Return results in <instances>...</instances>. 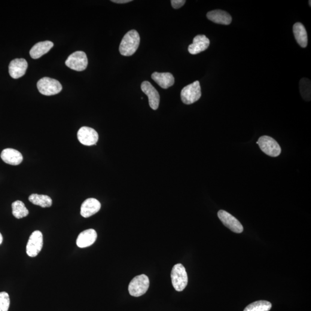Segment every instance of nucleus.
I'll list each match as a JSON object with an SVG mask.
<instances>
[{"instance_id":"nucleus-1","label":"nucleus","mask_w":311,"mask_h":311,"mask_svg":"<svg viewBox=\"0 0 311 311\" xmlns=\"http://www.w3.org/2000/svg\"><path fill=\"white\" fill-rule=\"evenodd\" d=\"M140 37L136 30H130L124 35L120 46V52L124 56H131L138 49Z\"/></svg>"},{"instance_id":"nucleus-2","label":"nucleus","mask_w":311,"mask_h":311,"mask_svg":"<svg viewBox=\"0 0 311 311\" xmlns=\"http://www.w3.org/2000/svg\"><path fill=\"white\" fill-rule=\"evenodd\" d=\"M173 288L176 291H184L188 283V276L184 265L176 264L173 267L171 274Z\"/></svg>"},{"instance_id":"nucleus-3","label":"nucleus","mask_w":311,"mask_h":311,"mask_svg":"<svg viewBox=\"0 0 311 311\" xmlns=\"http://www.w3.org/2000/svg\"><path fill=\"white\" fill-rule=\"evenodd\" d=\"M39 92L46 96L55 95L62 90V85L55 79L45 77L39 80L37 83Z\"/></svg>"},{"instance_id":"nucleus-4","label":"nucleus","mask_w":311,"mask_h":311,"mask_svg":"<svg viewBox=\"0 0 311 311\" xmlns=\"http://www.w3.org/2000/svg\"><path fill=\"white\" fill-rule=\"evenodd\" d=\"M149 286V280L145 274L137 276L129 283V292L134 297H140L147 292Z\"/></svg>"},{"instance_id":"nucleus-5","label":"nucleus","mask_w":311,"mask_h":311,"mask_svg":"<svg viewBox=\"0 0 311 311\" xmlns=\"http://www.w3.org/2000/svg\"><path fill=\"white\" fill-rule=\"evenodd\" d=\"M181 99L185 105H191L198 101L201 97V88L200 82L196 81L183 88Z\"/></svg>"},{"instance_id":"nucleus-6","label":"nucleus","mask_w":311,"mask_h":311,"mask_svg":"<svg viewBox=\"0 0 311 311\" xmlns=\"http://www.w3.org/2000/svg\"><path fill=\"white\" fill-rule=\"evenodd\" d=\"M257 143L262 151L269 156L277 157L281 153V148L279 143L269 136L261 137Z\"/></svg>"},{"instance_id":"nucleus-7","label":"nucleus","mask_w":311,"mask_h":311,"mask_svg":"<svg viewBox=\"0 0 311 311\" xmlns=\"http://www.w3.org/2000/svg\"><path fill=\"white\" fill-rule=\"evenodd\" d=\"M66 65L74 71L81 72L86 69L88 59L83 51H78L70 55L65 62Z\"/></svg>"},{"instance_id":"nucleus-8","label":"nucleus","mask_w":311,"mask_h":311,"mask_svg":"<svg viewBox=\"0 0 311 311\" xmlns=\"http://www.w3.org/2000/svg\"><path fill=\"white\" fill-rule=\"evenodd\" d=\"M44 245L43 234L41 231H35L30 236L26 247L27 255L30 257H35L41 252Z\"/></svg>"},{"instance_id":"nucleus-9","label":"nucleus","mask_w":311,"mask_h":311,"mask_svg":"<svg viewBox=\"0 0 311 311\" xmlns=\"http://www.w3.org/2000/svg\"><path fill=\"white\" fill-rule=\"evenodd\" d=\"M218 217L225 227L234 233H240L243 231V227L238 219L225 210H220L218 212Z\"/></svg>"},{"instance_id":"nucleus-10","label":"nucleus","mask_w":311,"mask_h":311,"mask_svg":"<svg viewBox=\"0 0 311 311\" xmlns=\"http://www.w3.org/2000/svg\"><path fill=\"white\" fill-rule=\"evenodd\" d=\"M78 138L81 144L86 146L96 145L99 139L98 134L93 128L84 126L78 132Z\"/></svg>"},{"instance_id":"nucleus-11","label":"nucleus","mask_w":311,"mask_h":311,"mask_svg":"<svg viewBox=\"0 0 311 311\" xmlns=\"http://www.w3.org/2000/svg\"><path fill=\"white\" fill-rule=\"evenodd\" d=\"M141 88L142 92L148 97L149 106L151 109L156 110L160 103V95L157 91L147 81L143 82Z\"/></svg>"},{"instance_id":"nucleus-12","label":"nucleus","mask_w":311,"mask_h":311,"mask_svg":"<svg viewBox=\"0 0 311 311\" xmlns=\"http://www.w3.org/2000/svg\"><path fill=\"white\" fill-rule=\"evenodd\" d=\"M28 63L24 59H16L12 60L9 65V73L11 78L17 79L26 74Z\"/></svg>"},{"instance_id":"nucleus-13","label":"nucleus","mask_w":311,"mask_h":311,"mask_svg":"<svg viewBox=\"0 0 311 311\" xmlns=\"http://www.w3.org/2000/svg\"><path fill=\"white\" fill-rule=\"evenodd\" d=\"M101 204L95 198H91L84 201L81 206L80 214L84 218L91 217L98 212Z\"/></svg>"},{"instance_id":"nucleus-14","label":"nucleus","mask_w":311,"mask_h":311,"mask_svg":"<svg viewBox=\"0 0 311 311\" xmlns=\"http://www.w3.org/2000/svg\"><path fill=\"white\" fill-rule=\"evenodd\" d=\"M1 158L5 163L12 166L19 165L23 160L20 152L12 148L4 149L1 152Z\"/></svg>"},{"instance_id":"nucleus-15","label":"nucleus","mask_w":311,"mask_h":311,"mask_svg":"<svg viewBox=\"0 0 311 311\" xmlns=\"http://www.w3.org/2000/svg\"><path fill=\"white\" fill-rule=\"evenodd\" d=\"M209 45V39L205 35H197L194 38L193 44L189 46L188 50L191 54L196 55L206 50Z\"/></svg>"},{"instance_id":"nucleus-16","label":"nucleus","mask_w":311,"mask_h":311,"mask_svg":"<svg viewBox=\"0 0 311 311\" xmlns=\"http://www.w3.org/2000/svg\"><path fill=\"white\" fill-rule=\"evenodd\" d=\"M97 239V233L93 229L85 230L79 234L76 244L78 248H85L93 245Z\"/></svg>"},{"instance_id":"nucleus-17","label":"nucleus","mask_w":311,"mask_h":311,"mask_svg":"<svg viewBox=\"0 0 311 311\" xmlns=\"http://www.w3.org/2000/svg\"><path fill=\"white\" fill-rule=\"evenodd\" d=\"M152 78L163 89L172 87L175 83V78L171 73L155 72L151 76Z\"/></svg>"},{"instance_id":"nucleus-18","label":"nucleus","mask_w":311,"mask_h":311,"mask_svg":"<svg viewBox=\"0 0 311 311\" xmlns=\"http://www.w3.org/2000/svg\"><path fill=\"white\" fill-rule=\"evenodd\" d=\"M53 47L54 44L51 41H47L37 43L30 50V56L33 59H38L47 53Z\"/></svg>"},{"instance_id":"nucleus-19","label":"nucleus","mask_w":311,"mask_h":311,"mask_svg":"<svg viewBox=\"0 0 311 311\" xmlns=\"http://www.w3.org/2000/svg\"><path fill=\"white\" fill-rule=\"evenodd\" d=\"M207 19L215 23L229 25L232 22V17L227 12L222 10L210 11L207 14Z\"/></svg>"},{"instance_id":"nucleus-20","label":"nucleus","mask_w":311,"mask_h":311,"mask_svg":"<svg viewBox=\"0 0 311 311\" xmlns=\"http://www.w3.org/2000/svg\"><path fill=\"white\" fill-rule=\"evenodd\" d=\"M294 36L298 44L301 47L305 48L308 45V35L304 26L301 23H296L294 24Z\"/></svg>"},{"instance_id":"nucleus-21","label":"nucleus","mask_w":311,"mask_h":311,"mask_svg":"<svg viewBox=\"0 0 311 311\" xmlns=\"http://www.w3.org/2000/svg\"><path fill=\"white\" fill-rule=\"evenodd\" d=\"M29 200L34 205L42 207H49L53 203L51 198L46 195L33 194L29 197Z\"/></svg>"},{"instance_id":"nucleus-22","label":"nucleus","mask_w":311,"mask_h":311,"mask_svg":"<svg viewBox=\"0 0 311 311\" xmlns=\"http://www.w3.org/2000/svg\"><path fill=\"white\" fill-rule=\"evenodd\" d=\"M12 214H13L15 218L17 219L26 218L29 215V210L27 209L22 201H15L12 204Z\"/></svg>"},{"instance_id":"nucleus-23","label":"nucleus","mask_w":311,"mask_h":311,"mask_svg":"<svg viewBox=\"0 0 311 311\" xmlns=\"http://www.w3.org/2000/svg\"><path fill=\"white\" fill-rule=\"evenodd\" d=\"M272 304L269 301L259 300L254 302L245 308L244 311H269Z\"/></svg>"},{"instance_id":"nucleus-24","label":"nucleus","mask_w":311,"mask_h":311,"mask_svg":"<svg viewBox=\"0 0 311 311\" xmlns=\"http://www.w3.org/2000/svg\"><path fill=\"white\" fill-rule=\"evenodd\" d=\"M300 91L302 97L306 101H310L311 93V84L309 79L303 78L299 83Z\"/></svg>"},{"instance_id":"nucleus-25","label":"nucleus","mask_w":311,"mask_h":311,"mask_svg":"<svg viewBox=\"0 0 311 311\" xmlns=\"http://www.w3.org/2000/svg\"><path fill=\"white\" fill-rule=\"evenodd\" d=\"M10 306V298L7 292H0V311H8Z\"/></svg>"},{"instance_id":"nucleus-26","label":"nucleus","mask_w":311,"mask_h":311,"mask_svg":"<svg viewBox=\"0 0 311 311\" xmlns=\"http://www.w3.org/2000/svg\"><path fill=\"white\" fill-rule=\"evenodd\" d=\"M171 2L173 8L179 9L185 5L186 1L185 0H172Z\"/></svg>"},{"instance_id":"nucleus-27","label":"nucleus","mask_w":311,"mask_h":311,"mask_svg":"<svg viewBox=\"0 0 311 311\" xmlns=\"http://www.w3.org/2000/svg\"><path fill=\"white\" fill-rule=\"evenodd\" d=\"M112 2L117 3V4H126V3L132 1V0H112Z\"/></svg>"},{"instance_id":"nucleus-28","label":"nucleus","mask_w":311,"mask_h":311,"mask_svg":"<svg viewBox=\"0 0 311 311\" xmlns=\"http://www.w3.org/2000/svg\"><path fill=\"white\" fill-rule=\"evenodd\" d=\"M3 237L1 233H0V245L2 243Z\"/></svg>"},{"instance_id":"nucleus-29","label":"nucleus","mask_w":311,"mask_h":311,"mask_svg":"<svg viewBox=\"0 0 311 311\" xmlns=\"http://www.w3.org/2000/svg\"><path fill=\"white\" fill-rule=\"evenodd\" d=\"M311 1H309L310 7H311Z\"/></svg>"}]
</instances>
